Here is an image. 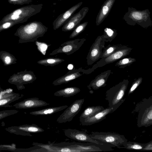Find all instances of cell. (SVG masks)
I'll use <instances>...</instances> for the list:
<instances>
[{"mask_svg":"<svg viewBox=\"0 0 152 152\" xmlns=\"http://www.w3.org/2000/svg\"><path fill=\"white\" fill-rule=\"evenodd\" d=\"M50 148L55 152H98L114 150L106 145L94 142H63L54 145H50Z\"/></svg>","mask_w":152,"mask_h":152,"instance_id":"cell-1","label":"cell"},{"mask_svg":"<svg viewBox=\"0 0 152 152\" xmlns=\"http://www.w3.org/2000/svg\"><path fill=\"white\" fill-rule=\"evenodd\" d=\"M48 28L41 22L33 21L20 26L14 34L19 38L18 42L23 43L33 42L43 37L47 32Z\"/></svg>","mask_w":152,"mask_h":152,"instance_id":"cell-2","label":"cell"},{"mask_svg":"<svg viewBox=\"0 0 152 152\" xmlns=\"http://www.w3.org/2000/svg\"><path fill=\"white\" fill-rule=\"evenodd\" d=\"M42 4H31L19 8L4 16L0 21V25L7 22H13L15 25L26 22L32 16L40 12Z\"/></svg>","mask_w":152,"mask_h":152,"instance_id":"cell-3","label":"cell"},{"mask_svg":"<svg viewBox=\"0 0 152 152\" xmlns=\"http://www.w3.org/2000/svg\"><path fill=\"white\" fill-rule=\"evenodd\" d=\"M128 81L124 80L107 91L105 99L108 103V107L113 108L115 111L124 102L123 99L127 88Z\"/></svg>","mask_w":152,"mask_h":152,"instance_id":"cell-4","label":"cell"},{"mask_svg":"<svg viewBox=\"0 0 152 152\" xmlns=\"http://www.w3.org/2000/svg\"><path fill=\"white\" fill-rule=\"evenodd\" d=\"M150 14V12L148 9L139 10L129 7L123 18L129 25L134 26L137 24L144 28H147L152 25Z\"/></svg>","mask_w":152,"mask_h":152,"instance_id":"cell-5","label":"cell"},{"mask_svg":"<svg viewBox=\"0 0 152 152\" xmlns=\"http://www.w3.org/2000/svg\"><path fill=\"white\" fill-rule=\"evenodd\" d=\"M138 127H147L152 125V97L144 99L136 105Z\"/></svg>","mask_w":152,"mask_h":152,"instance_id":"cell-6","label":"cell"},{"mask_svg":"<svg viewBox=\"0 0 152 152\" xmlns=\"http://www.w3.org/2000/svg\"><path fill=\"white\" fill-rule=\"evenodd\" d=\"M90 134L92 138L100 143L111 147L118 148L127 141L123 135L114 132H92Z\"/></svg>","mask_w":152,"mask_h":152,"instance_id":"cell-7","label":"cell"},{"mask_svg":"<svg viewBox=\"0 0 152 152\" xmlns=\"http://www.w3.org/2000/svg\"><path fill=\"white\" fill-rule=\"evenodd\" d=\"M130 50V48L124 46L107 57L101 58L99 61L93 65L91 68L88 69L89 73H92L98 68L118 61L128 54Z\"/></svg>","mask_w":152,"mask_h":152,"instance_id":"cell-8","label":"cell"},{"mask_svg":"<svg viewBox=\"0 0 152 152\" xmlns=\"http://www.w3.org/2000/svg\"><path fill=\"white\" fill-rule=\"evenodd\" d=\"M105 42L102 35L98 36L91 47L86 57L87 64L91 66L102 58Z\"/></svg>","mask_w":152,"mask_h":152,"instance_id":"cell-9","label":"cell"},{"mask_svg":"<svg viewBox=\"0 0 152 152\" xmlns=\"http://www.w3.org/2000/svg\"><path fill=\"white\" fill-rule=\"evenodd\" d=\"M86 40V38H83L66 41L61 44L58 48L53 51L50 55H53L60 53L67 55L72 54L79 49Z\"/></svg>","mask_w":152,"mask_h":152,"instance_id":"cell-10","label":"cell"},{"mask_svg":"<svg viewBox=\"0 0 152 152\" xmlns=\"http://www.w3.org/2000/svg\"><path fill=\"white\" fill-rule=\"evenodd\" d=\"M84 100V99H82L75 100L59 116L57 122L62 123L72 121L80 112Z\"/></svg>","mask_w":152,"mask_h":152,"instance_id":"cell-11","label":"cell"},{"mask_svg":"<svg viewBox=\"0 0 152 152\" xmlns=\"http://www.w3.org/2000/svg\"><path fill=\"white\" fill-rule=\"evenodd\" d=\"M88 10V7H83L78 12L73 15L63 25L62 31L66 32L73 30L84 18Z\"/></svg>","mask_w":152,"mask_h":152,"instance_id":"cell-12","label":"cell"},{"mask_svg":"<svg viewBox=\"0 0 152 152\" xmlns=\"http://www.w3.org/2000/svg\"><path fill=\"white\" fill-rule=\"evenodd\" d=\"M6 130L12 133L30 136L32 135L30 133H38L44 131L43 129L34 124L12 126L7 128Z\"/></svg>","mask_w":152,"mask_h":152,"instance_id":"cell-13","label":"cell"},{"mask_svg":"<svg viewBox=\"0 0 152 152\" xmlns=\"http://www.w3.org/2000/svg\"><path fill=\"white\" fill-rule=\"evenodd\" d=\"M84 74H88L87 69H83L82 67L70 69L66 74L55 80L52 84L57 86L66 83Z\"/></svg>","mask_w":152,"mask_h":152,"instance_id":"cell-14","label":"cell"},{"mask_svg":"<svg viewBox=\"0 0 152 152\" xmlns=\"http://www.w3.org/2000/svg\"><path fill=\"white\" fill-rule=\"evenodd\" d=\"M65 135L71 139L83 142H94L101 144L93 139L90 134H88L84 131L76 129H68L65 130Z\"/></svg>","mask_w":152,"mask_h":152,"instance_id":"cell-15","label":"cell"},{"mask_svg":"<svg viewBox=\"0 0 152 152\" xmlns=\"http://www.w3.org/2000/svg\"><path fill=\"white\" fill-rule=\"evenodd\" d=\"M82 2L74 5L64 12L60 15L53 21V25L56 30L63 25L82 5Z\"/></svg>","mask_w":152,"mask_h":152,"instance_id":"cell-16","label":"cell"},{"mask_svg":"<svg viewBox=\"0 0 152 152\" xmlns=\"http://www.w3.org/2000/svg\"><path fill=\"white\" fill-rule=\"evenodd\" d=\"M115 111L113 108L108 107L91 117L85 119H79L80 121L83 126L91 125L105 119L107 115Z\"/></svg>","mask_w":152,"mask_h":152,"instance_id":"cell-17","label":"cell"},{"mask_svg":"<svg viewBox=\"0 0 152 152\" xmlns=\"http://www.w3.org/2000/svg\"><path fill=\"white\" fill-rule=\"evenodd\" d=\"M50 104L46 102L40 100L37 97H33L25 99L17 103L13 106L16 108L27 109L46 106Z\"/></svg>","mask_w":152,"mask_h":152,"instance_id":"cell-18","label":"cell"},{"mask_svg":"<svg viewBox=\"0 0 152 152\" xmlns=\"http://www.w3.org/2000/svg\"><path fill=\"white\" fill-rule=\"evenodd\" d=\"M111 70H108L101 73L91 80L87 86L89 89L91 88L94 90H97L107 85L106 83L111 73Z\"/></svg>","mask_w":152,"mask_h":152,"instance_id":"cell-19","label":"cell"},{"mask_svg":"<svg viewBox=\"0 0 152 152\" xmlns=\"http://www.w3.org/2000/svg\"><path fill=\"white\" fill-rule=\"evenodd\" d=\"M115 0H106L103 4L96 18V23L98 26L107 18L113 7Z\"/></svg>","mask_w":152,"mask_h":152,"instance_id":"cell-20","label":"cell"},{"mask_svg":"<svg viewBox=\"0 0 152 152\" xmlns=\"http://www.w3.org/2000/svg\"><path fill=\"white\" fill-rule=\"evenodd\" d=\"M68 107V106L65 105L59 107H50L32 111L30 113V114L34 115H49L61 111Z\"/></svg>","mask_w":152,"mask_h":152,"instance_id":"cell-21","label":"cell"},{"mask_svg":"<svg viewBox=\"0 0 152 152\" xmlns=\"http://www.w3.org/2000/svg\"><path fill=\"white\" fill-rule=\"evenodd\" d=\"M80 91V88L78 87H68L57 91L54 95L56 96L68 97L75 95Z\"/></svg>","mask_w":152,"mask_h":152,"instance_id":"cell-22","label":"cell"},{"mask_svg":"<svg viewBox=\"0 0 152 152\" xmlns=\"http://www.w3.org/2000/svg\"><path fill=\"white\" fill-rule=\"evenodd\" d=\"M104 109L103 106H100L88 107L81 114L79 119H85L91 117Z\"/></svg>","mask_w":152,"mask_h":152,"instance_id":"cell-23","label":"cell"},{"mask_svg":"<svg viewBox=\"0 0 152 152\" xmlns=\"http://www.w3.org/2000/svg\"><path fill=\"white\" fill-rule=\"evenodd\" d=\"M0 58L4 65L8 66L17 63V60L13 55L6 51L0 52Z\"/></svg>","mask_w":152,"mask_h":152,"instance_id":"cell-24","label":"cell"},{"mask_svg":"<svg viewBox=\"0 0 152 152\" xmlns=\"http://www.w3.org/2000/svg\"><path fill=\"white\" fill-rule=\"evenodd\" d=\"M117 35V31L108 27L104 30L103 34L102 35V39L105 42H111Z\"/></svg>","mask_w":152,"mask_h":152,"instance_id":"cell-25","label":"cell"},{"mask_svg":"<svg viewBox=\"0 0 152 152\" xmlns=\"http://www.w3.org/2000/svg\"><path fill=\"white\" fill-rule=\"evenodd\" d=\"M64 60L56 58H50L38 61V64L45 66H53L64 61Z\"/></svg>","mask_w":152,"mask_h":152,"instance_id":"cell-26","label":"cell"},{"mask_svg":"<svg viewBox=\"0 0 152 152\" xmlns=\"http://www.w3.org/2000/svg\"><path fill=\"white\" fill-rule=\"evenodd\" d=\"M124 46L121 44H109L103 50L101 58L107 57L116 51L121 49Z\"/></svg>","mask_w":152,"mask_h":152,"instance_id":"cell-27","label":"cell"},{"mask_svg":"<svg viewBox=\"0 0 152 152\" xmlns=\"http://www.w3.org/2000/svg\"><path fill=\"white\" fill-rule=\"evenodd\" d=\"M22 98L19 94L17 93L16 94L6 98L1 99L0 101V107H7L9 104L12 102L18 100Z\"/></svg>","mask_w":152,"mask_h":152,"instance_id":"cell-28","label":"cell"},{"mask_svg":"<svg viewBox=\"0 0 152 152\" xmlns=\"http://www.w3.org/2000/svg\"><path fill=\"white\" fill-rule=\"evenodd\" d=\"M37 79L34 72L31 71H23V80L24 84L33 83Z\"/></svg>","mask_w":152,"mask_h":152,"instance_id":"cell-29","label":"cell"},{"mask_svg":"<svg viewBox=\"0 0 152 152\" xmlns=\"http://www.w3.org/2000/svg\"><path fill=\"white\" fill-rule=\"evenodd\" d=\"M123 146H120L118 148H125L129 149L141 150L143 149L145 145L137 142H127L124 143Z\"/></svg>","mask_w":152,"mask_h":152,"instance_id":"cell-30","label":"cell"},{"mask_svg":"<svg viewBox=\"0 0 152 152\" xmlns=\"http://www.w3.org/2000/svg\"><path fill=\"white\" fill-rule=\"evenodd\" d=\"M88 22H85L78 25L73 30L69 36L70 38H74L83 32L85 29Z\"/></svg>","mask_w":152,"mask_h":152,"instance_id":"cell-31","label":"cell"},{"mask_svg":"<svg viewBox=\"0 0 152 152\" xmlns=\"http://www.w3.org/2000/svg\"><path fill=\"white\" fill-rule=\"evenodd\" d=\"M35 44L37 46L38 50L44 55H45L48 47L51 45H48L44 42L36 41L35 42Z\"/></svg>","mask_w":152,"mask_h":152,"instance_id":"cell-32","label":"cell"},{"mask_svg":"<svg viewBox=\"0 0 152 152\" xmlns=\"http://www.w3.org/2000/svg\"><path fill=\"white\" fill-rule=\"evenodd\" d=\"M132 61L130 58H126L118 60L115 63V66L119 68H124L130 64Z\"/></svg>","mask_w":152,"mask_h":152,"instance_id":"cell-33","label":"cell"},{"mask_svg":"<svg viewBox=\"0 0 152 152\" xmlns=\"http://www.w3.org/2000/svg\"><path fill=\"white\" fill-rule=\"evenodd\" d=\"M16 110H3L0 111V119H2L9 116L14 115L18 112Z\"/></svg>","mask_w":152,"mask_h":152,"instance_id":"cell-34","label":"cell"},{"mask_svg":"<svg viewBox=\"0 0 152 152\" xmlns=\"http://www.w3.org/2000/svg\"><path fill=\"white\" fill-rule=\"evenodd\" d=\"M33 0H8V2L14 5H23L29 4L32 3Z\"/></svg>","mask_w":152,"mask_h":152,"instance_id":"cell-35","label":"cell"},{"mask_svg":"<svg viewBox=\"0 0 152 152\" xmlns=\"http://www.w3.org/2000/svg\"><path fill=\"white\" fill-rule=\"evenodd\" d=\"M15 25V24L12 21H7L4 23L0 25V32L10 28Z\"/></svg>","mask_w":152,"mask_h":152,"instance_id":"cell-36","label":"cell"},{"mask_svg":"<svg viewBox=\"0 0 152 152\" xmlns=\"http://www.w3.org/2000/svg\"><path fill=\"white\" fill-rule=\"evenodd\" d=\"M141 79H139L136 81L134 84L133 85L130 89L129 90L128 92V94H130L133 92L134 90L137 88L138 86L140 84V82L141 81Z\"/></svg>","mask_w":152,"mask_h":152,"instance_id":"cell-37","label":"cell"},{"mask_svg":"<svg viewBox=\"0 0 152 152\" xmlns=\"http://www.w3.org/2000/svg\"><path fill=\"white\" fill-rule=\"evenodd\" d=\"M59 1H61L62 0H58Z\"/></svg>","mask_w":152,"mask_h":152,"instance_id":"cell-38","label":"cell"}]
</instances>
